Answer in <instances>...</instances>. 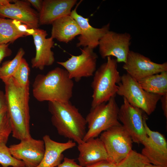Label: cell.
Wrapping results in <instances>:
<instances>
[{
    "label": "cell",
    "mask_w": 167,
    "mask_h": 167,
    "mask_svg": "<svg viewBox=\"0 0 167 167\" xmlns=\"http://www.w3.org/2000/svg\"><path fill=\"white\" fill-rule=\"evenodd\" d=\"M74 83L65 69L57 67L46 75L39 74L32 85V94L38 101H70Z\"/></svg>",
    "instance_id": "cell-2"
},
{
    "label": "cell",
    "mask_w": 167,
    "mask_h": 167,
    "mask_svg": "<svg viewBox=\"0 0 167 167\" xmlns=\"http://www.w3.org/2000/svg\"><path fill=\"white\" fill-rule=\"evenodd\" d=\"M51 24L50 37L60 42L67 43L81 33L78 24L70 15L60 18Z\"/></svg>",
    "instance_id": "cell-20"
},
{
    "label": "cell",
    "mask_w": 167,
    "mask_h": 167,
    "mask_svg": "<svg viewBox=\"0 0 167 167\" xmlns=\"http://www.w3.org/2000/svg\"><path fill=\"white\" fill-rule=\"evenodd\" d=\"M4 83L12 136L20 141L30 138L29 86L21 85L13 77Z\"/></svg>",
    "instance_id": "cell-1"
},
{
    "label": "cell",
    "mask_w": 167,
    "mask_h": 167,
    "mask_svg": "<svg viewBox=\"0 0 167 167\" xmlns=\"http://www.w3.org/2000/svg\"><path fill=\"white\" fill-rule=\"evenodd\" d=\"M51 121L58 134L79 144L83 142L87 122L79 109L70 101L48 102Z\"/></svg>",
    "instance_id": "cell-3"
},
{
    "label": "cell",
    "mask_w": 167,
    "mask_h": 167,
    "mask_svg": "<svg viewBox=\"0 0 167 167\" xmlns=\"http://www.w3.org/2000/svg\"><path fill=\"white\" fill-rule=\"evenodd\" d=\"M115 165L108 160H103L84 167H115Z\"/></svg>",
    "instance_id": "cell-30"
},
{
    "label": "cell",
    "mask_w": 167,
    "mask_h": 167,
    "mask_svg": "<svg viewBox=\"0 0 167 167\" xmlns=\"http://www.w3.org/2000/svg\"><path fill=\"white\" fill-rule=\"evenodd\" d=\"M81 54L78 55H71V57L64 62H57L64 67L69 77L79 82L84 77L93 75L96 70L98 56L94 49L88 47L80 49Z\"/></svg>",
    "instance_id": "cell-8"
},
{
    "label": "cell",
    "mask_w": 167,
    "mask_h": 167,
    "mask_svg": "<svg viewBox=\"0 0 167 167\" xmlns=\"http://www.w3.org/2000/svg\"><path fill=\"white\" fill-rule=\"evenodd\" d=\"M164 115L167 118V93L162 96L160 99Z\"/></svg>",
    "instance_id": "cell-31"
},
{
    "label": "cell",
    "mask_w": 167,
    "mask_h": 167,
    "mask_svg": "<svg viewBox=\"0 0 167 167\" xmlns=\"http://www.w3.org/2000/svg\"><path fill=\"white\" fill-rule=\"evenodd\" d=\"M12 128L7 113V108L0 110V142L6 144L12 133Z\"/></svg>",
    "instance_id": "cell-26"
},
{
    "label": "cell",
    "mask_w": 167,
    "mask_h": 167,
    "mask_svg": "<svg viewBox=\"0 0 167 167\" xmlns=\"http://www.w3.org/2000/svg\"><path fill=\"white\" fill-rule=\"evenodd\" d=\"M122 67L138 81L150 75L167 71V63H156L139 53L130 50Z\"/></svg>",
    "instance_id": "cell-12"
},
{
    "label": "cell",
    "mask_w": 167,
    "mask_h": 167,
    "mask_svg": "<svg viewBox=\"0 0 167 167\" xmlns=\"http://www.w3.org/2000/svg\"><path fill=\"white\" fill-rule=\"evenodd\" d=\"M46 31L37 28L34 30L33 36L36 48V55L32 59L33 68L43 70L45 66L52 65L55 61L54 52L51 49L54 42L51 37L46 38Z\"/></svg>",
    "instance_id": "cell-16"
},
{
    "label": "cell",
    "mask_w": 167,
    "mask_h": 167,
    "mask_svg": "<svg viewBox=\"0 0 167 167\" xmlns=\"http://www.w3.org/2000/svg\"><path fill=\"white\" fill-rule=\"evenodd\" d=\"M9 44L0 45V64L5 58L10 56L12 54L11 50L8 47Z\"/></svg>",
    "instance_id": "cell-28"
},
{
    "label": "cell",
    "mask_w": 167,
    "mask_h": 167,
    "mask_svg": "<svg viewBox=\"0 0 167 167\" xmlns=\"http://www.w3.org/2000/svg\"><path fill=\"white\" fill-rule=\"evenodd\" d=\"M149 163L148 160L141 153L132 150L119 164L121 167H145Z\"/></svg>",
    "instance_id": "cell-25"
},
{
    "label": "cell",
    "mask_w": 167,
    "mask_h": 167,
    "mask_svg": "<svg viewBox=\"0 0 167 167\" xmlns=\"http://www.w3.org/2000/svg\"><path fill=\"white\" fill-rule=\"evenodd\" d=\"M30 73L29 65L26 60L23 58L19 66L12 77L21 85L24 87L29 86Z\"/></svg>",
    "instance_id": "cell-27"
},
{
    "label": "cell",
    "mask_w": 167,
    "mask_h": 167,
    "mask_svg": "<svg viewBox=\"0 0 167 167\" xmlns=\"http://www.w3.org/2000/svg\"><path fill=\"white\" fill-rule=\"evenodd\" d=\"M27 1L0 0V17L20 22L33 29L38 28L39 14Z\"/></svg>",
    "instance_id": "cell-11"
},
{
    "label": "cell",
    "mask_w": 167,
    "mask_h": 167,
    "mask_svg": "<svg viewBox=\"0 0 167 167\" xmlns=\"http://www.w3.org/2000/svg\"><path fill=\"white\" fill-rule=\"evenodd\" d=\"M119 108L118 119L131 137L133 142L143 144L148 136L143 124V111L131 105L124 98Z\"/></svg>",
    "instance_id": "cell-10"
},
{
    "label": "cell",
    "mask_w": 167,
    "mask_h": 167,
    "mask_svg": "<svg viewBox=\"0 0 167 167\" xmlns=\"http://www.w3.org/2000/svg\"><path fill=\"white\" fill-rule=\"evenodd\" d=\"M145 167H167V166L161 165H154L149 163L146 165Z\"/></svg>",
    "instance_id": "cell-34"
},
{
    "label": "cell",
    "mask_w": 167,
    "mask_h": 167,
    "mask_svg": "<svg viewBox=\"0 0 167 167\" xmlns=\"http://www.w3.org/2000/svg\"><path fill=\"white\" fill-rule=\"evenodd\" d=\"M138 82L148 92L161 96L167 93V71L150 75Z\"/></svg>",
    "instance_id": "cell-21"
},
{
    "label": "cell",
    "mask_w": 167,
    "mask_h": 167,
    "mask_svg": "<svg viewBox=\"0 0 167 167\" xmlns=\"http://www.w3.org/2000/svg\"><path fill=\"white\" fill-rule=\"evenodd\" d=\"M132 39L129 33H118L109 31L100 41L99 54L103 59L113 56L117 62L124 63L130 51Z\"/></svg>",
    "instance_id": "cell-9"
},
{
    "label": "cell",
    "mask_w": 167,
    "mask_h": 167,
    "mask_svg": "<svg viewBox=\"0 0 167 167\" xmlns=\"http://www.w3.org/2000/svg\"><path fill=\"white\" fill-rule=\"evenodd\" d=\"M119 109L115 97L107 102L91 108L85 118L88 130L83 141L96 138L109 128L121 124L118 117Z\"/></svg>",
    "instance_id": "cell-5"
},
{
    "label": "cell",
    "mask_w": 167,
    "mask_h": 167,
    "mask_svg": "<svg viewBox=\"0 0 167 167\" xmlns=\"http://www.w3.org/2000/svg\"><path fill=\"white\" fill-rule=\"evenodd\" d=\"M12 156L23 161L25 167H36L41 161L45 151L44 141L31 138L20 140L18 144L11 145Z\"/></svg>",
    "instance_id": "cell-14"
},
{
    "label": "cell",
    "mask_w": 167,
    "mask_h": 167,
    "mask_svg": "<svg viewBox=\"0 0 167 167\" xmlns=\"http://www.w3.org/2000/svg\"><path fill=\"white\" fill-rule=\"evenodd\" d=\"M0 164L2 167H25L24 162L14 158L6 143L0 142Z\"/></svg>",
    "instance_id": "cell-24"
},
{
    "label": "cell",
    "mask_w": 167,
    "mask_h": 167,
    "mask_svg": "<svg viewBox=\"0 0 167 167\" xmlns=\"http://www.w3.org/2000/svg\"><path fill=\"white\" fill-rule=\"evenodd\" d=\"M27 1L39 12V13L41 11L42 6L43 0H28Z\"/></svg>",
    "instance_id": "cell-32"
},
{
    "label": "cell",
    "mask_w": 167,
    "mask_h": 167,
    "mask_svg": "<svg viewBox=\"0 0 167 167\" xmlns=\"http://www.w3.org/2000/svg\"><path fill=\"white\" fill-rule=\"evenodd\" d=\"M117 85V94L148 115L155 111L161 96L146 91L137 81L127 73L121 76V81Z\"/></svg>",
    "instance_id": "cell-6"
},
{
    "label": "cell",
    "mask_w": 167,
    "mask_h": 167,
    "mask_svg": "<svg viewBox=\"0 0 167 167\" xmlns=\"http://www.w3.org/2000/svg\"><path fill=\"white\" fill-rule=\"evenodd\" d=\"M45 151L43 159L36 167H56L64 159L63 152L73 148L76 143L71 140L65 143H60L52 140L48 135L43 136Z\"/></svg>",
    "instance_id": "cell-19"
},
{
    "label": "cell",
    "mask_w": 167,
    "mask_h": 167,
    "mask_svg": "<svg viewBox=\"0 0 167 167\" xmlns=\"http://www.w3.org/2000/svg\"><path fill=\"white\" fill-rule=\"evenodd\" d=\"M76 0H44L39 13L41 25L52 24L55 20L70 15L71 9L76 4Z\"/></svg>",
    "instance_id": "cell-17"
},
{
    "label": "cell",
    "mask_w": 167,
    "mask_h": 167,
    "mask_svg": "<svg viewBox=\"0 0 167 167\" xmlns=\"http://www.w3.org/2000/svg\"><path fill=\"white\" fill-rule=\"evenodd\" d=\"M25 53L24 49L20 48L12 60L5 62L0 67V79L4 83L13 77L19 66Z\"/></svg>",
    "instance_id": "cell-23"
},
{
    "label": "cell",
    "mask_w": 167,
    "mask_h": 167,
    "mask_svg": "<svg viewBox=\"0 0 167 167\" xmlns=\"http://www.w3.org/2000/svg\"><path fill=\"white\" fill-rule=\"evenodd\" d=\"M143 116V124L148 136L142 144L141 154L152 164L167 166V142L164 136L157 131L151 130Z\"/></svg>",
    "instance_id": "cell-13"
},
{
    "label": "cell",
    "mask_w": 167,
    "mask_h": 167,
    "mask_svg": "<svg viewBox=\"0 0 167 167\" xmlns=\"http://www.w3.org/2000/svg\"><path fill=\"white\" fill-rule=\"evenodd\" d=\"M107 156V160L117 164L124 159L132 150L133 141L122 124L115 126L101 134Z\"/></svg>",
    "instance_id": "cell-7"
},
{
    "label": "cell",
    "mask_w": 167,
    "mask_h": 167,
    "mask_svg": "<svg viewBox=\"0 0 167 167\" xmlns=\"http://www.w3.org/2000/svg\"><path fill=\"white\" fill-rule=\"evenodd\" d=\"M107 58L106 62L102 64L93 75L91 85L93 91L91 108L107 102L117 94V84L120 82L121 78L118 70V62L111 57Z\"/></svg>",
    "instance_id": "cell-4"
},
{
    "label": "cell",
    "mask_w": 167,
    "mask_h": 167,
    "mask_svg": "<svg viewBox=\"0 0 167 167\" xmlns=\"http://www.w3.org/2000/svg\"><path fill=\"white\" fill-rule=\"evenodd\" d=\"M5 108H7V103L5 93L0 90V110Z\"/></svg>",
    "instance_id": "cell-33"
},
{
    "label": "cell",
    "mask_w": 167,
    "mask_h": 167,
    "mask_svg": "<svg viewBox=\"0 0 167 167\" xmlns=\"http://www.w3.org/2000/svg\"><path fill=\"white\" fill-rule=\"evenodd\" d=\"M25 36L20 32L12 19L0 17V45L12 43L18 38Z\"/></svg>",
    "instance_id": "cell-22"
},
{
    "label": "cell",
    "mask_w": 167,
    "mask_h": 167,
    "mask_svg": "<svg viewBox=\"0 0 167 167\" xmlns=\"http://www.w3.org/2000/svg\"><path fill=\"white\" fill-rule=\"evenodd\" d=\"M58 167H82L78 164L74 159L65 157L63 161Z\"/></svg>",
    "instance_id": "cell-29"
},
{
    "label": "cell",
    "mask_w": 167,
    "mask_h": 167,
    "mask_svg": "<svg viewBox=\"0 0 167 167\" xmlns=\"http://www.w3.org/2000/svg\"><path fill=\"white\" fill-rule=\"evenodd\" d=\"M77 148L79 152L78 160L79 165L82 167L107 160L106 151L99 138H91L83 141L78 144Z\"/></svg>",
    "instance_id": "cell-18"
},
{
    "label": "cell",
    "mask_w": 167,
    "mask_h": 167,
    "mask_svg": "<svg viewBox=\"0 0 167 167\" xmlns=\"http://www.w3.org/2000/svg\"><path fill=\"white\" fill-rule=\"evenodd\" d=\"M78 4L72 10L70 16L78 24L81 33L78 37V42L77 47H88L94 49L98 46L100 40L104 35L110 29V24L103 26L101 28H95L89 23L88 18H85L79 14L77 12Z\"/></svg>",
    "instance_id": "cell-15"
}]
</instances>
